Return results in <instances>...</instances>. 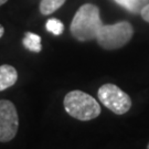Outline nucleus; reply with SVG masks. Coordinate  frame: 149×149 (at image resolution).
Masks as SVG:
<instances>
[{"label":"nucleus","mask_w":149,"mask_h":149,"mask_svg":"<svg viewBox=\"0 0 149 149\" xmlns=\"http://www.w3.org/2000/svg\"><path fill=\"white\" fill-rule=\"evenodd\" d=\"M102 26L103 22L98 7L93 3H85L81 6L73 17L70 31L76 40L85 42L95 39Z\"/></svg>","instance_id":"1"},{"label":"nucleus","mask_w":149,"mask_h":149,"mask_svg":"<svg viewBox=\"0 0 149 149\" xmlns=\"http://www.w3.org/2000/svg\"><path fill=\"white\" fill-rule=\"evenodd\" d=\"M65 112L82 122L95 119L101 114V106L93 96L83 91H71L63 100Z\"/></svg>","instance_id":"2"},{"label":"nucleus","mask_w":149,"mask_h":149,"mask_svg":"<svg viewBox=\"0 0 149 149\" xmlns=\"http://www.w3.org/2000/svg\"><path fill=\"white\" fill-rule=\"evenodd\" d=\"M134 36V28L128 21L103 24L96 34V42L105 50H117L126 45Z\"/></svg>","instance_id":"3"},{"label":"nucleus","mask_w":149,"mask_h":149,"mask_svg":"<svg viewBox=\"0 0 149 149\" xmlns=\"http://www.w3.org/2000/svg\"><path fill=\"white\" fill-rule=\"evenodd\" d=\"M97 97L104 106L116 115H124L132 107V98L117 85L107 83L98 88Z\"/></svg>","instance_id":"4"},{"label":"nucleus","mask_w":149,"mask_h":149,"mask_svg":"<svg viewBox=\"0 0 149 149\" xmlns=\"http://www.w3.org/2000/svg\"><path fill=\"white\" fill-rule=\"evenodd\" d=\"M19 116L12 102L0 100V143H8L16 137Z\"/></svg>","instance_id":"5"},{"label":"nucleus","mask_w":149,"mask_h":149,"mask_svg":"<svg viewBox=\"0 0 149 149\" xmlns=\"http://www.w3.org/2000/svg\"><path fill=\"white\" fill-rule=\"evenodd\" d=\"M18 80L17 70L9 64L0 65V92L9 88L16 84Z\"/></svg>","instance_id":"6"},{"label":"nucleus","mask_w":149,"mask_h":149,"mask_svg":"<svg viewBox=\"0 0 149 149\" xmlns=\"http://www.w3.org/2000/svg\"><path fill=\"white\" fill-rule=\"evenodd\" d=\"M22 44L24 45L26 49H28L31 52H34V53H39L42 50L41 37L36 34V33H32V32H26L24 33V38L22 40Z\"/></svg>","instance_id":"7"},{"label":"nucleus","mask_w":149,"mask_h":149,"mask_svg":"<svg viewBox=\"0 0 149 149\" xmlns=\"http://www.w3.org/2000/svg\"><path fill=\"white\" fill-rule=\"evenodd\" d=\"M66 0H41L39 9L43 16H49L54 11L60 9L65 3Z\"/></svg>","instance_id":"8"},{"label":"nucleus","mask_w":149,"mask_h":149,"mask_svg":"<svg viewBox=\"0 0 149 149\" xmlns=\"http://www.w3.org/2000/svg\"><path fill=\"white\" fill-rule=\"evenodd\" d=\"M114 1L132 13H139L141 10L140 0H114Z\"/></svg>","instance_id":"9"},{"label":"nucleus","mask_w":149,"mask_h":149,"mask_svg":"<svg viewBox=\"0 0 149 149\" xmlns=\"http://www.w3.org/2000/svg\"><path fill=\"white\" fill-rule=\"evenodd\" d=\"M45 28L49 32H51L54 36H60L64 31L63 23L59 19H49L45 23Z\"/></svg>","instance_id":"10"},{"label":"nucleus","mask_w":149,"mask_h":149,"mask_svg":"<svg viewBox=\"0 0 149 149\" xmlns=\"http://www.w3.org/2000/svg\"><path fill=\"white\" fill-rule=\"evenodd\" d=\"M140 16L141 18L144 19L146 22H149V3H147L146 6H144L143 8H141V10H140Z\"/></svg>","instance_id":"11"},{"label":"nucleus","mask_w":149,"mask_h":149,"mask_svg":"<svg viewBox=\"0 0 149 149\" xmlns=\"http://www.w3.org/2000/svg\"><path fill=\"white\" fill-rule=\"evenodd\" d=\"M147 3H149V0H140V7L141 8L147 5Z\"/></svg>","instance_id":"12"},{"label":"nucleus","mask_w":149,"mask_h":149,"mask_svg":"<svg viewBox=\"0 0 149 149\" xmlns=\"http://www.w3.org/2000/svg\"><path fill=\"white\" fill-rule=\"evenodd\" d=\"M3 33H5V28L0 24V38L3 36Z\"/></svg>","instance_id":"13"},{"label":"nucleus","mask_w":149,"mask_h":149,"mask_svg":"<svg viewBox=\"0 0 149 149\" xmlns=\"http://www.w3.org/2000/svg\"><path fill=\"white\" fill-rule=\"evenodd\" d=\"M8 0H0V6H2V5H5L6 2H7Z\"/></svg>","instance_id":"14"},{"label":"nucleus","mask_w":149,"mask_h":149,"mask_svg":"<svg viewBox=\"0 0 149 149\" xmlns=\"http://www.w3.org/2000/svg\"><path fill=\"white\" fill-rule=\"evenodd\" d=\"M147 149H149V143H148V145H147Z\"/></svg>","instance_id":"15"}]
</instances>
